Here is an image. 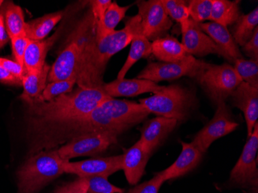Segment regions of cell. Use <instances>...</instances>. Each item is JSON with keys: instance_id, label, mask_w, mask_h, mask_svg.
<instances>
[{"instance_id": "obj_27", "label": "cell", "mask_w": 258, "mask_h": 193, "mask_svg": "<svg viewBox=\"0 0 258 193\" xmlns=\"http://www.w3.org/2000/svg\"><path fill=\"white\" fill-rule=\"evenodd\" d=\"M0 12L4 16L6 29L10 39L25 33L27 23L24 20L23 10L20 6L12 2L6 3L2 11Z\"/></svg>"}, {"instance_id": "obj_1", "label": "cell", "mask_w": 258, "mask_h": 193, "mask_svg": "<svg viewBox=\"0 0 258 193\" xmlns=\"http://www.w3.org/2000/svg\"><path fill=\"white\" fill-rule=\"evenodd\" d=\"M150 113L142 104L110 98L89 114L43 132L28 142V156L41 151L56 149L78 136L110 133L119 136L143 122Z\"/></svg>"}, {"instance_id": "obj_12", "label": "cell", "mask_w": 258, "mask_h": 193, "mask_svg": "<svg viewBox=\"0 0 258 193\" xmlns=\"http://www.w3.org/2000/svg\"><path fill=\"white\" fill-rule=\"evenodd\" d=\"M180 27L182 35L181 43L188 54L202 57L214 53L223 56L230 63L224 52L200 28L199 23L189 18L182 23Z\"/></svg>"}, {"instance_id": "obj_40", "label": "cell", "mask_w": 258, "mask_h": 193, "mask_svg": "<svg viewBox=\"0 0 258 193\" xmlns=\"http://www.w3.org/2000/svg\"><path fill=\"white\" fill-rule=\"evenodd\" d=\"M0 82L7 85L20 86L22 85L21 80L18 79L15 76L10 73L8 71L0 65Z\"/></svg>"}, {"instance_id": "obj_28", "label": "cell", "mask_w": 258, "mask_h": 193, "mask_svg": "<svg viewBox=\"0 0 258 193\" xmlns=\"http://www.w3.org/2000/svg\"><path fill=\"white\" fill-rule=\"evenodd\" d=\"M129 8L130 6L120 7L116 2L111 3V5L105 12L101 25H97L95 23L96 33L104 35L114 31L118 23L125 17L126 13Z\"/></svg>"}, {"instance_id": "obj_22", "label": "cell", "mask_w": 258, "mask_h": 193, "mask_svg": "<svg viewBox=\"0 0 258 193\" xmlns=\"http://www.w3.org/2000/svg\"><path fill=\"white\" fill-rule=\"evenodd\" d=\"M50 67L45 63L40 69L26 72L22 80L23 92L20 98L23 102L37 99L41 95L46 86Z\"/></svg>"}, {"instance_id": "obj_32", "label": "cell", "mask_w": 258, "mask_h": 193, "mask_svg": "<svg viewBox=\"0 0 258 193\" xmlns=\"http://www.w3.org/2000/svg\"><path fill=\"white\" fill-rule=\"evenodd\" d=\"M166 14L171 20L182 24L189 19L187 2L182 0H162Z\"/></svg>"}, {"instance_id": "obj_14", "label": "cell", "mask_w": 258, "mask_h": 193, "mask_svg": "<svg viewBox=\"0 0 258 193\" xmlns=\"http://www.w3.org/2000/svg\"><path fill=\"white\" fill-rule=\"evenodd\" d=\"M175 119L158 117L147 120L141 131L139 142L146 153L152 155L161 144L167 139L171 132L177 125Z\"/></svg>"}, {"instance_id": "obj_18", "label": "cell", "mask_w": 258, "mask_h": 193, "mask_svg": "<svg viewBox=\"0 0 258 193\" xmlns=\"http://www.w3.org/2000/svg\"><path fill=\"white\" fill-rule=\"evenodd\" d=\"M150 155L145 152L138 141L122 154L121 170L130 185H136L143 176Z\"/></svg>"}, {"instance_id": "obj_5", "label": "cell", "mask_w": 258, "mask_h": 193, "mask_svg": "<svg viewBox=\"0 0 258 193\" xmlns=\"http://www.w3.org/2000/svg\"><path fill=\"white\" fill-rule=\"evenodd\" d=\"M139 104L150 114L175 119L179 122L189 118L198 106V99L192 88L171 84L164 86L162 91L154 95L139 100Z\"/></svg>"}, {"instance_id": "obj_37", "label": "cell", "mask_w": 258, "mask_h": 193, "mask_svg": "<svg viewBox=\"0 0 258 193\" xmlns=\"http://www.w3.org/2000/svg\"><path fill=\"white\" fill-rule=\"evenodd\" d=\"M111 0H92L88 1L90 4V10L93 17L95 19L97 25H101L104 19L105 12L108 10L111 4Z\"/></svg>"}, {"instance_id": "obj_8", "label": "cell", "mask_w": 258, "mask_h": 193, "mask_svg": "<svg viewBox=\"0 0 258 193\" xmlns=\"http://www.w3.org/2000/svg\"><path fill=\"white\" fill-rule=\"evenodd\" d=\"M118 136L110 133H93L73 138L58 148L63 160L70 161L81 156H92L105 152L118 142Z\"/></svg>"}, {"instance_id": "obj_3", "label": "cell", "mask_w": 258, "mask_h": 193, "mask_svg": "<svg viewBox=\"0 0 258 193\" xmlns=\"http://www.w3.org/2000/svg\"><path fill=\"white\" fill-rule=\"evenodd\" d=\"M64 162L57 149L41 151L27 157L17 172V193H38L64 173Z\"/></svg>"}, {"instance_id": "obj_17", "label": "cell", "mask_w": 258, "mask_h": 193, "mask_svg": "<svg viewBox=\"0 0 258 193\" xmlns=\"http://www.w3.org/2000/svg\"><path fill=\"white\" fill-rule=\"evenodd\" d=\"M181 144L182 152L176 161L165 170L158 172L165 182L186 175L197 168L202 160L204 153L196 147L192 142L186 143L181 142Z\"/></svg>"}, {"instance_id": "obj_25", "label": "cell", "mask_w": 258, "mask_h": 193, "mask_svg": "<svg viewBox=\"0 0 258 193\" xmlns=\"http://www.w3.org/2000/svg\"><path fill=\"white\" fill-rule=\"evenodd\" d=\"M63 17L62 12L46 14L26 23L25 33L31 41L43 40Z\"/></svg>"}, {"instance_id": "obj_23", "label": "cell", "mask_w": 258, "mask_h": 193, "mask_svg": "<svg viewBox=\"0 0 258 193\" xmlns=\"http://www.w3.org/2000/svg\"><path fill=\"white\" fill-rule=\"evenodd\" d=\"M152 54V43L145 37L142 26L136 30L131 41V48L125 63L118 72L117 79H124L129 70L142 58H148Z\"/></svg>"}, {"instance_id": "obj_33", "label": "cell", "mask_w": 258, "mask_h": 193, "mask_svg": "<svg viewBox=\"0 0 258 193\" xmlns=\"http://www.w3.org/2000/svg\"><path fill=\"white\" fill-rule=\"evenodd\" d=\"M88 184V193H124V190L108 182L104 176L84 177Z\"/></svg>"}, {"instance_id": "obj_7", "label": "cell", "mask_w": 258, "mask_h": 193, "mask_svg": "<svg viewBox=\"0 0 258 193\" xmlns=\"http://www.w3.org/2000/svg\"><path fill=\"white\" fill-rule=\"evenodd\" d=\"M205 61L189 55L185 59L176 63L153 62L149 63L137 76L139 79L149 80L157 84L159 81H172L182 77L195 78Z\"/></svg>"}, {"instance_id": "obj_10", "label": "cell", "mask_w": 258, "mask_h": 193, "mask_svg": "<svg viewBox=\"0 0 258 193\" xmlns=\"http://www.w3.org/2000/svg\"><path fill=\"white\" fill-rule=\"evenodd\" d=\"M136 3L145 37L149 41H154L167 36L173 23L166 14L162 0H140Z\"/></svg>"}, {"instance_id": "obj_11", "label": "cell", "mask_w": 258, "mask_h": 193, "mask_svg": "<svg viewBox=\"0 0 258 193\" xmlns=\"http://www.w3.org/2000/svg\"><path fill=\"white\" fill-rule=\"evenodd\" d=\"M258 122L247 139L240 159L230 172V182L241 187H257Z\"/></svg>"}, {"instance_id": "obj_13", "label": "cell", "mask_w": 258, "mask_h": 193, "mask_svg": "<svg viewBox=\"0 0 258 193\" xmlns=\"http://www.w3.org/2000/svg\"><path fill=\"white\" fill-rule=\"evenodd\" d=\"M122 155L116 156L94 158L81 162L65 161L63 163L64 173L75 174L80 178L89 176H104L121 170Z\"/></svg>"}, {"instance_id": "obj_9", "label": "cell", "mask_w": 258, "mask_h": 193, "mask_svg": "<svg viewBox=\"0 0 258 193\" xmlns=\"http://www.w3.org/2000/svg\"><path fill=\"white\" fill-rule=\"evenodd\" d=\"M214 117L196 135L192 143L205 153L213 142L235 131L239 124L233 120L226 101L217 103Z\"/></svg>"}, {"instance_id": "obj_41", "label": "cell", "mask_w": 258, "mask_h": 193, "mask_svg": "<svg viewBox=\"0 0 258 193\" xmlns=\"http://www.w3.org/2000/svg\"><path fill=\"white\" fill-rule=\"evenodd\" d=\"M10 40V37H9L7 29H6L4 16H3L2 13L0 12V49L4 47Z\"/></svg>"}, {"instance_id": "obj_29", "label": "cell", "mask_w": 258, "mask_h": 193, "mask_svg": "<svg viewBox=\"0 0 258 193\" xmlns=\"http://www.w3.org/2000/svg\"><path fill=\"white\" fill-rule=\"evenodd\" d=\"M233 65V68L237 71L243 82L247 83L253 88H258V60L240 58L235 59Z\"/></svg>"}, {"instance_id": "obj_4", "label": "cell", "mask_w": 258, "mask_h": 193, "mask_svg": "<svg viewBox=\"0 0 258 193\" xmlns=\"http://www.w3.org/2000/svg\"><path fill=\"white\" fill-rule=\"evenodd\" d=\"M95 30V20L89 10L77 23L63 50L50 67L47 79L49 83L77 78L81 55L87 42Z\"/></svg>"}, {"instance_id": "obj_20", "label": "cell", "mask_w": 258, "mask_h": 193, "mask_svg": "<svg viewBox=\"0 0 258 193\" xmlns=\"http://www.w3.org/2000/svg\"><path fill=\"white\" fill-rule=\"evenodd\" d=\"M152 54L160 62L176 63L185 59L189 54L177 39L166 36L152 42Z\"/></svg>"}, {"instance_id": "obj_2", "label": "cell", "mask_w": 258, "mask_h": 193, "mask_svg": "<svg viewBox=\"0 0 258 193\" xmlns=\"http://www.w3.org/2000/svg\"><path fill=\"white\" fill-rule=\"evenodd\" d=\"M110 98L101 88L78 87L51 101L37 98L23 102L28 142L46 131L89 114Z\"/></svg>"}, {"instance_id": "obj_30", "label": "cell", "mask_w": 258, "mask_h": 193, "mask_svg": "<svg viewBox=\"0 0 258 193\" xmlns=\"http://www.w3.org/2000/svg\"><path fill=\"white\" fill-rule=\"evenodd\" d=\"M76 84L77 78H72L69 79L48 83V84H46V88L43 90V93L39 97L38 99L43 101H51V100L57 98L58 96L72 92Z\"/></svg>"}, {"instance_id": "obj_34", "label": "cell", "mask_w": 258, "mask_h": 193, "mask_svg": "<svg viewBox=\"0 0 258 193\" xmlns=\"http://www.w3.org/2000/svg\"><path fill=\"white\" fill-rule=\"evenodd\" d=\"M10 40H11L12 50H13L16 61L23 67V58H24L27 46L31 40L27 38L25 33L19 35L17 37H12Z\"/></svg>"}, {"instance_id": "obj_19", "label": "cell", "mask_w": 258, "mask_h": 193, "mask_svg": "<svg viewBox=\"0 0 258 193\" xmlns=\"http://www.w3.org/2000/svg\"><path fill=\"white\" fill-rule=\"evenodd\" d=\"M199 27L224 52L230 63H233L235 59L243 58L227 27L211 21L199 23Z\"/></svg>"}, {"instance_id": "obj_21", "label": "cell", "mask_w": 258, "mask_h": 193, "mask_svg": "<svg viewBox=\"0 0 258 193\" xmlns=\"http://www.w3.org/2000/svg\"><path fill=\"white\" fill-rule=\"evenodd\" d=\"M59 31L46 40L30 41L23 58V67L25 72L40 69L45 65L46 55L50 48L59 37Z\"/></svg>"}, {"instance_id": "obj_38", "label": "cell", "mask_w": 258, "mask_h": 193, "mask_svg": "<svg viewBox=\"0 0 258 193\" xmlns=\"http://www.w3.org/2000/svg\"><path fill=\"white\" fill-rule=\"evenodd\" d=\"M0 65L5 68L10 73L20 80H23V76L25 75V70L22 65L17 61L7 59V58L0 57Z\"/></svg>"}, {"instance_id": "obj_6", "label": "cell", "mask_w": 258, "mask_h": 193, "mask_svg": "<svg viewBox=\"0 0 258 193\" xmlns=\"http://www.w3.org/2000/svg\"><path fill=\"white\" fill-rule=\"evenodd\" d=\"M213 102L226 101L243 82L231 65H212L205 62L194 78Z\"/></svg>"}, {"instance_id": "obj_16", "label": "cell", "mask_w": 258, "mask_h": 193, "mask_svg": "<svg viewBox=\"0 0 258 193\" xmlns=\"http://www.w3.org/2000/svg\"><path fill=\"white\" fill-rule=\"evenodd\" d=\"M163 88L164 86H160L156 83L139 78L116 79L107 84L104 83L103 85L104 92L112 98L116 97H136L146 93L156 94Z\"/></svg>"}, {"instance_id": "obj_36", "label": "cell", "mask_w": 258, "mask_h": 193, "mask_svg": "<svg viewBox=\"0 0 258 193\" xmlns=\"http://www.w3.org/2000/svg\"><path fill=\"white\" fill-rule=\"evenodd\" d=\"M53 193H88V184L85 178L78 177L72 182L56 187Z\"/></svg>"}, {"instance_id": "obj_24", "label": "cell", "mask_w": 258, "mask_h": 193, "mask_svg": "<svg viewBox=\"0 0 258 193\" xmlns=\"http://www.w3.org/2000/svg\"><path fill=\"white\" fill-rule=\"evenodd\" d=\"M240 16V1L213 0L210 21L227 27L233 25Z\"/></svg>"}, {"instance_id": "obj_31", "label": "cell", "mask_w": 258, "mask_h": 193, "mask_svg": "<svg viewBox=\"0 0 258 193\" xmlns=\"http://www.w3.org/2000/svg\"><path fill=\"white\" fill-rule=\"evenodd\" d=\"M189 18L197 23L210 20L213 0H191L187 3Z\"/></svg>"}, {"instance_id": "obj_26", "label": "cell", "mask_w": 258, "mask_h": 193, "mask_svg": "<svg viewBox=\"0 0 258 193\" xmlns=\"http://www.w3.org/2000/svg\"><path fill=\"white\" fill-rule=\"evenodd\" d=\"M232 28V37L238 46H243L247 43L257 28L258 9L252 10L248 14L241 15Z\"/></svg>"}, {"instance_id": "obj_35", "label": "cell", "mask_w": 258, "mask_h": 193, "mask_svg": "<svg viewBox=\"0 0 258 193\" xmlns=\"http://www.w3.org/2000/svg\"><path fill=\"white\" fill-rule=\"evenodd\" d=\"M164 182L162 177L156 173L152 179L136 185L129 189L127 193H158Z\"/></svg>"}, {"instance_id": "obj_42", "label": "cell", "mask_w": 258, "mask_h": 193, "mask_svg": "<svg viewBox=\"0 0 258 193\" xmlns=\"http://www.w3.org/2000/svg\"><path fill=\"white\" fill-rule=\"evenodd\" d=\"M4 1H0V8L2 7L3 4H4Z\"/></svg>"}, {"instance_id": "obj_15", "label": "cell", "mask_w": 258, "mask_h": 193, "mask_svg": "<svg viewBox=\"0 0 258 193\" xmlns=\"http://www.w3.org/2000/svg\"><path fill=\"white\" fill-rule=\"evenodd\" d=\"M232 104L244 114L247 139L251 136L258 118V88L242 82L230 95Z\"/></svg>"}, {"instance_id": "obj_39", "label": "cell", "mask_w": 258, "mask_h": 193, "mask_svg": "<svg viewBox=\"0 0 258 193\" xmlns=\"http://www.w3.org/2000/svg\"><path fill=\"white\" fill-rule=\"evenodd\" d=\"M242 50L250 59L258 60V27L255 30L251 38L242 46Z\"/></svg>"}]
</instances>
